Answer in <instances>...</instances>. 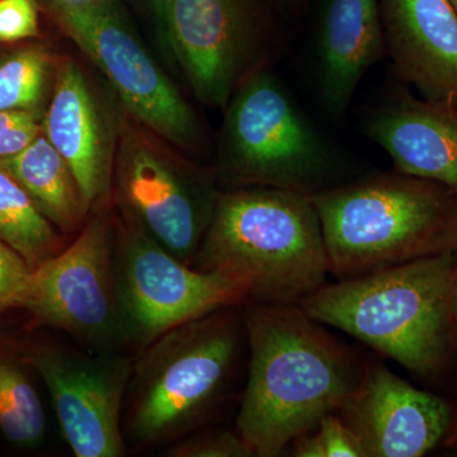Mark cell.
<instances>
[{
  "mask_svg": "<svg viewBox=\"0 0 457 457\" xmlns=\"http://www.w3.org/2000/svg\"><path fill=\"white\" fill-rule=\"evenodd\" d=\"M37 2L104 73L135 121L180 149H200L203 132L195 111L149 55L114 0Z\"/></svg>",
  "mask_w": 457,
  "mask_h": 457,
  "instance_id": "ba28073f",
  "label": "cell"
},
{
  "mask_svg": "<svg viewBox=\"0 0 457 457\" xmlns=\"http://www.w3.org/2000/svg\"><path fill=\"white\" fill-rule=\"evenodd\" d=\"M251 360L237 432L275 457L335 413L365 366L300 305L254 303L242 314Z\"/></svg>",
  "mask_w": 457,
  "mask_h": 457,
  "instance_id": "6da1fadb",
  "label": "cell"
},
{
  "mask_svg": "<svg viewBox=\"0 0 457 457\" xmlns=\"http://www.w3.org/2000/svg\"><path fill=\"white\" fill-rule=\"evenodd\" d=\"M153 134L120 114L114 195L122 219L191 266L220 196L216 176L171 154Z\"/></svg>",
  "mask_w": 457,
  "mask_h": 457,
  "instance_id": "52a82bcc",
  "label": "cell"
},
{
  "mask_svg": "<svg viewBox=\"0 0 457 457\" xmlns=\"http://www.w3.org/2000/svg\"><path fill=\"white\" fill-rule=\"evenodd\" d=\"M219 309L159 337L132 368L123 437L150 446L186 435L224 395L239 359L243 319Z\"/></svg>",
  "mask_w": 457,
  "mask_h": 457,
  "instance_id": "5b68a950",
  "label": "cell"
},
{
  "mask_svg": "<svg viewBox=\"0 0 457 457\" xmlns=\"http://www.w3.org/2000/svg\"><path fill=\"white\" fill-rule=\"evenodd\" d=\"M451 4H453V9H455L457 14V0H450Z\"/></svg>",
  "mask_w": 457,
  "mask_h": 457,
  "instance_id": "f1b7e54d",
  "label": "cell"
},
{
  "mask_svg": "<svg viewBox=\"0 0 457 457\" xmlns=\"http://www.w3.org/2000/svg\"><path fill=\"white\" fill-rule=\"evenodd\" d=\"M171 457H251L253 451L239 433L212 431L198 433L168 450Z\"/></svg>",
  "mask_w": 457,
  "mask_h": 457,
  "instance_id": "603a6c76",
  "label": "cell"
},
{
  "mask_svg": "<svg viewBox=\"0 0 457 457\" xmlns=\"http://www.w3.org/2000/svg\"><path fill=\"white\" fill-rule=\"evenodd\" d=\"M0 165L54 227L62 233L82 230L92 210L71 167L44 131L22 152L2 159Z\"/></svg>",
  "mask_w": 457,
  "mask_h": 457,
  "instance_id": "ac0fdd59",
  "label": "cell"
},
{
  "mask_svg": "<svg viewBox=\"0 0 457 457\" xmlns=\"http://www.w3.org/2000/svg\"><path fill=\"white\" fill-rule=\"evenodd\" d=\"M0 240L32 270L62 251L57 228L32 203L22 186L0 165Z\"/></svg>",
  "mask_w": 457,
  "mask_h": 457,
  "instance_id": "ffe728a7",
  "label": "cell"
},
{
  "mask_svg": "<svg viewBox=\"0 0 457 457\" xmlns=\"http://www.w3.org/2000/svg\"><path fill=\"white\" fill-rule=\"evenodd\" d=\"M191 266L233 279L254 303L284 305H299L330 273L311 195L263 186L220 194Z\"/></svg>",
  "mask_w": 457,
  "mask_h": 457,
  "instance_id": "7a4b0ae2",
  "label": "cell"
},
{
  "mask_svg": "<svg viewBox=\"0 0 457 457\" xmlns=\"http://www.w3.org/2000/svg\"><path fill=\"white\" fill-rule=\"evenodd\" d=\"M42 131V117L37 114L0 111V161L22 152Z\"/></svg>",
  "mask_w": 457,
  "mask_h": 457,
  "instance_id": "484cf974",
  "label": "cell"
},
{
  "mask_svg": "<svg viewBox=\"0 0 457 457\" xmlns=\"http://www.w3.org/2000/svg\"><path fill=\"white\" fill-rule=\"evenodd\" d=\"M114 272L128 342L145 350L173 328L248 300L245 288L174 257L132 222H114Z\"/></svg>",
  "mask_w": 457,
  "mask_h": 457,
  "instance_id": "9c48e42d",
  "label": "cell"
},
{
  "mask_svg": "<svg viewBox=\"0 0 457 457\" xmlns=\"http://www.w3.org/2000/svg\"><path fill=\"white\" fill-rule=\"evenodd\" d=\"M457 252L324 284L299 303L418 376L437 374L449 353Z\"/></svg>",
  "mask_w": 457,
  "mask_h": 457,
  "instance_id": "277c9868",
  "label": "cell"
},
{
  "mask_svg": "<svg viewBox=\"0 0 457 457\" xmlns=\"http://www.w3.org/2000/svg\"><path fill=\"white\" fill-rule=\"evenodd\" d=\"M164 40L198 101L225 108L257 69L260 29L240 0H170Z\"/></svg>",
  "mask_w": 457,
  "mask_h": 457,
  "instance_id": "7c38bea8",
  "label": "cell"
},
{
  "mask_svg": "<svg viewBox=\"0 0 457 457\" xmlns=\"http://www.w3.org/2000/svg\"><path fill=\"white\" fill-rule=\"evenodd\" d=\"M42 126L73 171L90 210L104 209L113 185L119 116L108 113L83 69L64 57Z\"/></svg>",
  "mask_w": 457,
  "mask_h": 457,
  "instance_id": "5bb4252c",
  "label": "cell"
},
{
  "mask_svg": "<svg viewBox=\"0 0 457 457\" xmlns=\"http://www.w3.org/2000/svg\"><path fill=\"white\" fill-rule=\"evenodd\" d=\"M41 376L62 435L78 457L125 453L123 400L134 363L116 353L84 352L57 345H32L18 353Z\"/></svg>",
  "mask_w": 457,
  "mask_h": 457,
  "instance_id": "8fae6325",
  "label": "cell"
},
{
  "mask_svg": "<svg viewBox=\"0 0 457 457\" xmlns=\"http://www.w3.org/2000/svg\"><path fill=\"white\" fill-rule=\"evenodd\" d=\"M26 365L0 353V432L12 444L33 446L45 435L46 418Z\"/></svg>",
  "mask_w": 457,
  "mask_h": 457,
  "instance_id": "44dd1931",
  "label": "cell"
},
{
  "mask_svg": "<svg viewBox=\"0 0 457 457\" xmlns=\"http://www.w3.org/2000/svg\"><path fill=\"white\" fill-rule=\"evenodd\" d=\"M113 251L114 221L99 209L68 248L33 270L23 308L89 352L113 353L128 342Z\"/></svg>",
  "mask_w": 457,
  "mask_h": 457,
  "instance_id": "30bf717a",
  "label": "cell"
},
{
  "mask_svg": "<svg viewBox=\"0 0 457 457\" xmlns=\"http://www.w3.org/2000/svg\"><path fill=\"white\" fill-rule=\"evenodd\" d=\"M456 437H457V431H456Z\"/></svg>",
  "mask_w": 457,
  "mask_h": 457,
  "instance_id": "4dcf8cb0",
  "label": "cell"
},
{
  "mask_svg": "<svg viewBox=\"0 0 457 457\" xmlns=\"http://www.w3.org/2000/svg\"><path fill=\"white\" fill-rule=\"evenodd\" d=\"M386 55L422 98L457 104V14L450 0H381Z\"/></svg>",
  "mask_w": 457,
  "mask_h": 457,
  "instance_id": "9a60e30c",
  "label": "cell"
},
{
  "mask_svg": "<svg viewBox=\"0 0 457 457\" xmlns=\"http://www.w3.org/2000/svg\"><path fill=\"white\" fill-rule=\"evenodd\" d=\"M363 128L396 171L440 183L457 195V104L396 93L369 114Z\"/></svg>",
  "mask_w": 457,
  "mask_h": 457,
  "instance_id": "2e32d148",
  "label": "cell"
},
{
  "mask_svg": "<svg viewBox=\"0 0 457 457\" xmlns=\"http://www.w3.org/2000/svg\"><path fill=\"white\" fill-rule=\"evenodd\" d=\"M59 60L38 38L0 44V111H29L44 119Z\"/></svg>",
  "mask_w": 457,
  "mask_h": 457,
  "instance_id": "d6986e66",
  "label": "cell"
},
{
  "mask_svg": "<svg viewBox=\"0 0 457 457\" xmlns=\"http://www.w3.org/2000/svg\"><path fill=\"white\" fill-rule=\"evenodd\" d=\"M293 445L297 457H365L359 438L336 413L321 418Z\"/></svg>",
  "mask_w": 457,
  "mask_h": 457,
  "instance_id": "7402d4cb",
  "label": "cell"
},
{
  "mask_svg": "<svg viewBox=\"0 0 457 457\" xmlns=\"http://www.w3.org/2000/svg\"><path fill=\"white\" fill-rule=\"evenodd\" d=\"M311 196L338 279L457 252V195L440 183L395 170Z\"/></svg>",
  "mask_w": 457,
  "mask_h": 457,
  "instance_id": "3957f363",
  "label": "cell"
},
{
  "mask_svg": "<svg viewBox=\"0 0 457 457\" xmlns=\"http://www.w3.org/2000/svg\"><path fill=\"white\" fill-rule=\"evenodd\" d=\"M220 171L234 188L263 186L312 195L333 187L336 146L266 66L240 82L225 107Z\"/></svg>",
  "mask_w": 457,
  "mask_h": 457,
  "instance_id": "8992f818",
  "label": "cell"
},
{
  "mask_svg": "<svg viewBox=\"0 0 457 457\" xmlns=\"http://www.w3.org/2000/svg\"><path fill=\"white\" fill-rule=\"evenodd\" d=\"M385 55L378 0H328L317 56L319 92L330 116L347 112L361 80Z\"/></svg>",
  "mask_w": 457,
  "mask_h": 457,
  "instance_id": "e0dca14e",
  "label": "cell"
},
{
  "mask_svg": "<svg viewBox=\"0 0 457 457\" xmlns=\"http://www.w3.org/2000/svg\"><path fill=\"white\" fill-rule=\"evenodd\" d=\"M152 5L153 12L156 21H158L159 27L162 29V36L164 38L165 22H167L168 8H170V0H149Z\"/></svg>",
  "mask_w": 457,
  "mask_h": 457,
  "instance_id": "4316f807",
  "label": "cell"
},
{
  "mask_svg": "<svg viewBox=\"0 0 457 457\" xmlns=\"http://www.w3.org/2000/svg\"><path fill=\"white\" fill-rule=\"evenodd\" d=\"M335 413L359 438L365 457L426 455L451 425L444 399L411 386L378 363L365 366Z\"/></svg>",
  "mask_w": 457,
  "mask_h": 457,
  "instance_id": "4fadbf2b",
  "label": "cell"
},
{
  "mask_svg": "<svg viewBox=\"0 0 457 457\" xmlns=\"http://www.w3.org/2000/svg\"><path fill=\"white\" fill-rule=\"evenodd\" d=\"M40 11L37 0H0V44L40 37Z\"/></svg>",
  "mask_w": 457,
  "mask_h": 457,
  "instance_id": "d4e9b609",
  "label": "cell"
},
{
  "mask_svg": "<svg viewBox=\"0 0 457 457\" xmlns=\"http://www.w3.org/2000/svg\"><path fill=\"white\" fill-rule=\"evenodd\" d=\"M32 272L25 258L0 240V312L25 306Z\"/></svg>",
  "mask_w": 457,
  "mask_h": 457,
  "instance_id": "cb8c5ba5",
  "label": "cell"
},
{
  "mask_svg": "<svg viewBox=\"0 0 457 457\" xmlns=\"http://www.w3.org/2000/svg\"><path fill=\"white\" fill-rule=\"evenodd\" d=\"M284 3H294L296 2V0H282Z\"/></svg>",
  "mask_w": 457,
  "mask_h": 457,
  "instance_id": "f546056e",
  "label": "cell"
},
{
  "mask_svg": "<svg viewBox=\"0 0 457 457\" xmlns=\"http://www.w3.org/2000/svg\"><path fill=\"white\" fill-rule=\"evenodd\" d=\"M451 318L453 328H457V278L453 282V294H451Z\"/></svg>",
  "mask_w": 457,
  "mask_h": 457,
  "instance_id": "83f0119b",
  "label": "cell"
}]
</instances>
